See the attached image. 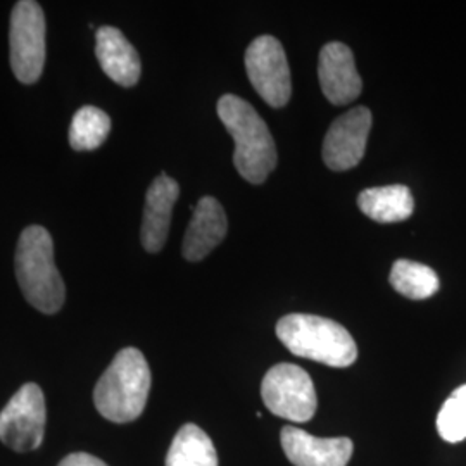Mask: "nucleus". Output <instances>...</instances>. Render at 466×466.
Masks as SVG:
<instances>
[{"mask_svg": "<svg viewBox=\"0 0 466 466\" xmlns=\"http://www.w3.org/2000/svg\"><path fill=\"white\" fill-rule=\"evenodd\" d=\"M218 116L235 142L233 165L250 184H263L277 167L275 140L248 100L232 94L218 100Z\"/></svg>", "mask_w": 466, "mask_h": 466, "instance_id": "nucleus-1", "label": "nucleus"}, {"mask_svg": "<svg viewBox=\"0 0 466 466\" xmlns=\"http://www.w3.org/2000/svg\"><path fill=\"white\" fill-rule=\"evenodd\" d=\"M15 265L25 299L40 313H57L66 299V287L54 263L52 237L44 227L32 225L21 232Z\"/></svg>", "mask_w": 466, "mask_h": 466, "instance_id": "nucleus-2", "label": "nucleus"}, {"mask_svg": "<svg viewBox=\"0 0 466 466\" xmlns=\"http://www.w3.org/2000/svg\"><path fill=\"white\" fill-rule=\"evenodd\" d=\"M150 368L135 348L121 350L94 389V404L113 423H130L140 417L149 400Z\"/></svg>", "mask_w": 466, "mask_h": 466, "instance_id": "nucleus-3", "label": "nucleus"}, {"mask_svg": "<svg viewBox=\"0 0 466 466\" xmlns=\"http://www.w3.org/2000/svg\"><path fill=\"white\" fill-rule=\"evenodd\" d=\"M277 335L292 354L327 367H350L358 358L350 333L329 318L289 315L277 323Z\"/></svg>", "mask_w": 466, "mask_h": 466, "instance_id": "nucleus-4", "label": "nucleus"}, {"mask_svg": "<svg viewBox=\"0 0 466 466\" xmlns=\"http://www.w3.org/2000/svg\"><path fill=\"white\" fill-rule=\"evenodd\" d=\"M46 16L35 0H19L11 15V67L21 84L38 82L46 65Z\"/></svg>", "mask_w": 466, "mask_h": 466, "instance_id": "nucleus-5", "label": "nucleus"}, {"mask_svg": "<svg viewBox=\"0 0 466 466\" xmlns=\"http://www.w3.org/2000/svg\"><path fill=\"white\" fill-rule=\"evenodd\" d=\"M261 398L277 417L304 423L317 413V390L306 370L298 365H275L269 368L263 383Z\"/></svg>", "mask_w": 466, "mask_h": 466, "instance_id": "nucleus-6", "label": "nucleus"}, {"mask_svg": "<svg viewBox=\"0 0 466 466\" xmlns=\"http://www.w3.org/2000/svg\"><path fill=\"white\" fill-rule=\"evenodd\" d=\"M46 398L36 383H25L0 413V441L17 452L38 450L46 432Z\"/></svg>", "mask_w": 466, "mask_h": 466, "instance_id": "nucleus-7", "label": "nucleus"}, {"mask_svg": "<svg viewBox=\"0 0 466 466\" xmlns=\"http://www.w3.org/2000/svg\"><path fill=\"white\" fill-rule=\"evenodd\" d=\"M250 84L271 107H283L292 96V80L282 44L269 35L258 36L246 52Z\"/></svg>", "mask_w": 466, "mask_h": 466, "instance_id": "nucleus-8", "label": "nucleus"}, {"mask_svg": "<svg viewBox=\"0 0 466 466\" xmlns=\"http://www.w3.org/2000/svg\"><path fill=\"white\" fill-rule=\"evenodd\" d=\"M371 130V113L368 107H354L337 117L323 140V161L333 171H348L358 167L367 150Z\"/></svg>", "mask_w": 466, "mask_h": 466, "instance_id": "nucleus-9", "label": "nucleus"}, {"mask_svg": "<svg viewBox=\"0 0 466 466\" xmlns=\"http://www.w3.org/2000/svg\"><path fill=\"white\" fill-rule=\"evenodd\" d=\"M318 76L325 97L335 106L358 99L363 88L361 76L354 65V56L340 42L327 44L319 52Z\"/></svg>", "mask_w": 466, "mask_h": 466, "instance_id": "nucleus-10", "label": "nucleus"}, {"mask_svg": "<svg viewBox=\"0 0 466 466\" xmlns=\"http://www.w3.org/2000/svg\"><path fill=\"white\" fill-rule=\"evenodd\" d=\"M280 439L294 466H348L352 456V441L348 437L319 439L298 427H285Z\"/></svg>", "mask_w": 466, "mask_h": 466, "instance_id": "nucleus-11", "label": "nucleus"}, {"mask_svg": "<svg viewBox=\"0 0 466 466\" xmlns=\"http://www.w3.org/2000/svg\"><path fill=\"white\" fill-rule=\"evenodd\" d=\"M178 196L180 185L167 175H159L150 184L146 196L144 219L140 230L142 246L147 252H159L165 248L171 225L173 206L178 200Z\"/></svg>", "mask_w": 466, "mask_h": 466, "instance_id": "nucleus-12", "label": "nucleus"}, {"mask_svg": "<svg viewBox=\"0 0 466 466\" xmlns=\"http://www.w3.org/2000/svg\"><path fill=\"white\" fill-rule=\"evenodd\" d=\"M228 221L223 206L215 198H202L185 233L182 252L187 261H202L227 237Z\"/></svg>", "mask_w": 466, "mask_h": 466, "instance_id": "nucleus-13", "label": "nucleus"}, {"mask_svg": "<svg viewBox=\"0 0 466 466\" xmlns=\"http://www.w3.org/2000/svg\"><path fill=\"white\" fill-rule=\"evenodd\" d=\"M96 54L102 71L121 86H134L140 80L142 65L134 46L115 26L97 30Z\"/></svg>", "mask_w": 466, "mask_h": 466, "instance_id": "nucleus-14", "label": "nucleus"}, {"mask_svg": "<svg viewBox=\"0 0 466 466\" xmlns=\"http://www.w3.org/2000/svg\"><path fill=\"white\" fill-rule=\"evenodd\" d=\"M358 206L368 218L379 223H398L413 215L415 200L408 187L389 185L363 190Z\"/></svg>", "mask_w": 466, "mask_h": 466, "instance_id": "nucleus-15", "label": "nucleus"}, {"mask_svg": "<svg viewBox=\"0 0 466 466\" xmlns=\"http://www.w3.org/2000/svg\"><path fill=\"white\" fill-rule=\"evenodd\" d=\"M167 466H218L215 444L198 425L187 423L171 442Z\"/></svg>", "mask_w": 466, "mask_h": 466, "instance_id": "nucleus-16", "label": "nucleus"}, {"mask_svg": "<svg viewBox=\"0 0 466 466\" xmlns=\"http://www.w3.org/2000/svg\"><path fill=\"white\" fill-rule=\"evenodd\" d=\"M390 285L408 299H429L439 290V277L432 268L417 261L400 259L390 271Z\"/></svg>", "mask_w": 466, "mask_h": 466, "instance_id": "nucleus-17", "label": "nucleus"}, {"mask_svg": "<svg viewBox=\"0 0 466 466\" xmlns=\"http://www.w3.org/2000/svg\"><path fill=\"white\" fill-rule=\"evenodd\" d=\"M111 132V117L96 106H85L76 111L69 127V144L75 150H96Z\"/></svg>", "mask_w": 466, "mask_h": 466, "instance_id": "nucleus-18", "label": "nucleus"}, {"mask_svg": "<svg viewBox=\"0 0 466 466\" xmlns=\"http://www.w3.org/2000/svg\"><path fill=\"white\" fill-rule=\"evenodd\" d=\"M437 431L452 444L466 439V385L456 389L442 404L437 417Z\"/></svg>", "mask_w": 466, "mask_h": 466, "instance_id": "nucleus-19", "label": "nucleus"}, {"mask_svg": "<svg viewBox=\"0 0 466 466\" xmlns=\"http://www.w3.org/2000/svg\"><path fill=\"white\" fill-rule=\"evenodd\" d=\"M57 466H109L106 465L102 460L88 454V452H73L67 454L66 458Z\"/></svg>", "mask_w": 466, "mask_h": 466, "instance_id": "nucleus-20", "label": "nucleus"}]
</instances>
